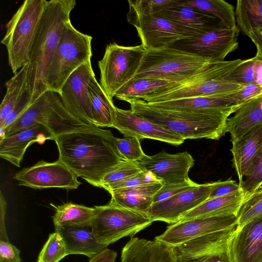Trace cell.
<instances>
[{"instance_id": "cell-1", "label": "cell", "mask_w": 262, "mask_h": 262, "mask_svg": "<svg viewBox=\"0 0 262 262\" xmlns=\"http://www.w3.org/2000/svg\"><path fill=\"white\" fill-rule=\"evenodd\" d=\"M111 131L94 126L60 135L54 139L58 160L78 177L101 188L104 177L125 159Z\"/></svg>"}, {"instance_id": "cell-2", "label": "cell", "mask_w": 262, "mask_h": 262, "mask_svg": "<svg viewBox=\"0 0 262 262\" xmlns=\"http://www.w3.org/2000/svg\"><path fill=\"white\" fill-rule=\"evenodd\" d=\"M76 5L75 0H51L47 2L27 64L26 83L33 103L48 92L49 65L63 27L70 20V13Z\"/></svg>"}, {"instance_id": "cell-3", "label": "cell", "mask_w": 262, "mask_h": 262, "mask_svg": "<svg viewBox=\"0 0 262 262\" xmlns=\"http://www.w3.org/2000/svg\"><path fill=\"white\" fill-rule=\"evenodd\" d=\"M127 102L134 113L179 134L184 140H219L227 133V120L235 112L232 108L202 112L174 111L155 107L143 100Z\"/></svg>"}, {"instance_id": "cell-4", "label": "cell", "mask_w": 262, "mask_h": 262, "mask_svg": "<svg viewBox=\"0 0 262 262\" xmlns=\"http://www.w3.org/2000/svg\"><path fill=\"white\" fill-rule=\"evenodd\" d=\"M47 2L25 1L6 25V34L1 43L6 48L9 66L14 74L29 62Z\"/></svg>"}, {"instance_id": "cell-5", "label": "cell", "mask_w": 262, "mask_h": 262, "mask_svg": "<svg viewBox=\"0 0 262 262\" xmlns=\"http://www.w3.org/2000/svg\"><path fill=\"white\" fill-rule=\"evenodd\" d=\"M36 124L47 127L55 138L60 135L96 126L71 114L63 106L59 94L52 91L43 94L14 123L5 129V137Z\"/></svg>"}, {"instance_id": "cell-6", "label": "cell", "mask_w": 262, "mask_h": 262, "mask_svg": "<svg viewBox=\"0 0 262 262\" xmlns=\"http://www.w3.org/2000/svg\"><path fill=\"white\" fill-rule=\"evenodd\" d=\"M93 37L72 25L65 24L58 45L50 60L47 76L48 91L59 94L69 76L81 66L91 60Z\"/></svg>"}, {"instance_id": "cell-7", "label": "cell", "mask_w": 262, "mask_h": 262, "mask_svg": "<svg viewBox=\"0 0 262 262\" xmlns=\"http://www.w3.org/2000/svg\"><path fill=\"white\" fill-rule=\"evenodd\" d=\"M212 62L170 47L147 50L134 78L150 77L185 82Z\"/></svg>"}, {"instance_id": "cell-8", "label": "cell", "mask_w": 262, "mask_h": 262, "mask_svg": "<svg viewBox=\"0 0 262 262\" xmlns=\"http://www.w3.org/2000/svg\"><path fill=\"white\" fill-rule=\"evenodd\" d=\"M242 61L240 59L212 62L184 84L169 91L148 97L143 100L152 103L197 96L232 93L244 85L225 79Z\"/></svg>"}, {"instance_id": "cell-9", "label": "cell", "mask_w": 262, "mask_h": 262, "mask_svg": "<svg viewBox=\"0 0 262 262\" xmlns=\"http://www.w3.org/2000/svg\"><path fill=\"white\" fill-rule=\"evenodd\" d=\"M146 51L142 45L125 46L112 42L106 46L102 58L98 62L99 84L111 100L134 79Z\"/></svg>"}, {"instance_id": "cell-10", "label": "cell", "mask_w": 262, "mask_h": 262, "mask_svg": "<svg viewBox=\"0 0 262 262\" xmlns=\"http://www.w3.org/2000/svg\"><path fill=\"white\" fill-rule=\"evenodd\" d=\"M95 208L92 232L97 241L106 247L125 236L133 237L154 222L147 213L109 203Z\"/></svg>"}, {"instance_id": "cell-11", "label": "cell", "mask_w": 262, "mask_h": 262, "mask_svg": "<svg viewBox=\"0 0 262 262\" xmlns=\"http://www.w3.org/2000/svg\"><path fill=\"white\" fill-rule=\"evenodd\" d=\"M239 31L238 27L229 29L223 26L192 38L180 39L169 47L212 61H223L237 48Z\"/></svg>"}, {"instance_id": "cell-12", "label": "cell", "mask_w": 262, "mask_h": 262, "mask_svg": "<svg viewBox=\"0 0 262 262\" xmlns=\"http://www.w3.org/2000/svg\"><path fill=\"white\" fill-rule=\"evenodd\" d=\"M236 215L198 216L171 224L155 240L174 247L206 234L236 227Z\"/></svg>"}, {"instance_id": "cell-13", "label": "cell", "mask_w": 262, "mask_h": 262, "mask_svg": "<svg viewBox=\"0 0 262 262\" xmlns=\"http://www.w3.org/2000/svg\"><path fill=\"white\" fill-rule=\"evenodd\" d=\"M13 179L19 185L33 189L59 188L77 189L81 183L78 177L60 160L48 162L43 160L17 172Z\"/></svg>"}, {"instance_id": "cell-14", "label": "cell", "mask_w": 262, "mask_h": 262, "mask_svg": "<svg viewBox=\"0 0 262 262\" xmlns=\"http://www.w3.org/2000/svg\"><path fill=\"white\" fill-rule=\"evenodd\" d=\"M94 76L95 75L90 60L69 76L59 94L63 106L71 114L92 125H95L88 85Z\"/></svg>"}, {"instance_id": "cell-15", "label": "cell", "mask_w": 262, "mask_h": 262, "mask_svg": "<svg viewBox=\"0 0 262 262\" xmlns=\"http://www.w3.org/2000/svg\"><path fill=\"white\" fill-rule=\"evenodd\" d=\"M212 183L198 184L164 201L152 203L147 214L155 221L179 222L190 211L209 199Z\"/></svg>"}, {"instance_id": "cell-16", "label": "cell", "mask_w": 262, "mask_h": 262, "mask_svg": "<svg viewBox=\"0 0 262 262\" xmlns=\"http://www.w3.org/2000/svg\"><path fill=\"white\" fill-rule=\"evenodd\" d=\"M138 163L142 170L150 171L163 184H170L191 180L188 172L194 160L186 151L173 154L162 151L153 156L145 154Z\"/></svg>"}, {"instance_id": "cell-17", "label": "cell", "mask_w": 262, "mask_h": 262, "mask_svg": "<svg viewBox=\"0 0 262 262\" xmlns=\"http://www.w3.org/2000/svg\"><path fill=\"white\" fill-rule=\"evenodd\" d=\"M113 127L124 137H136L140 140L154 139L176 146L182 144L185 140L179 134L134 113L130 110H122L116 106Z\"/></svg>"}, {"instance_id": "cell-18", "label": "cell", "mask_w": 262, "mask_h": 262, "mask_svg": "<svg viewBox=\"0 0 262 262\" xmlns=\"http://www.w3.org/2000/svg\"><path fill=\"white\" fill-rule=\"evenodd\" d=\"M171 21L185 37L192 38L224 26L213 16L178 4L155 14Z\"/></svg>"}, {"instance_id": "cell-19", "label": "cell", "mask_w": 262, "mask_h": 262, "mask_svg": "<svg viewBox=\"0 0 262 262\" xmlns=\"http://www.w3.org/2000/svg\"><path fill=\"white\" fill-rule=\"evenodd\" d=\"M228 247L234 262H262V217L236 227Z\"/></svg>"}, {"instance_id": "cell-20", "label": "cell", "mask_w": 262, "mask_h": 262, "mask_svg": "<svg viewBox=\"0 0 262 262\" xmlns=\"http://www.w3.org/2000/svg\"><path fill=\"white\" fill-rule=\"evenodd\" d=\"M134 26L146 50L167 48L185 38L171 21L155 14L140 18Z\"/></svg>"}, {"instance_id": "cell-21", "label": "cell", "mask_w": 262, "mask_h": 262, "mask_svg": "<svg viewBox=\"0 0 262 262\" xmlns=\"http://www.w3.org/2000/svg\"><path fill=\"white\" fill-rule=\"evenodd\" d=\"M236 227L206 234L173 247L180 262H199L227 247Z\"/></svg>"}, {"instance_id": "cell-22", "label": "cell", "mask_w": 262, "mask_h": 262, "mask_svg": "<svg viewBox=\"0 0 262 262\" xmlns=\"http://www.w3.org/2000/svg\"><path fill=\"white\" fill-rule=\"evenodd\" d=\"M53 134L41 124L20 130L0 139V157L19 167L27 148L34 143L54 140Z\"/></svg>"}, {"instance_id": "cell-23", "label": "cell", "mask_w": 262, "mask_h": 262, "mask_svg": "<svg viewBox=\"0 0 262 262\" xmlns=\"http://www.w3.org/2000/svg\"><path fill=\"white\" fill-rule=\"evenodd\" d=\"M121 262H180L172 247L156 241L132 237L123 248Z\"/></svg>"}, {"instance_id": "cell-24", "label": "cell", "mask_w": 262, "mask_h": 262, "mask_svg": "<svg viewBox=\"0 0 262 262\" xmlns=\"http://www.w3.org/2000/svg\"><path fill=\"white\" fill-rule=\"evenodd\" d=\"M231 143L232 166L240 184L262 146V124L252 128Z\"/></svg>"}, {"instance_id": "cell-25", "label": "cell", "mask_w": 262, "mask_h": 262, "mask_svg": "<svg viewBox=\"0 0 262 262\" xmlns=\"http://www.w3.org/2000/svg\"><path fill=\"white\" fill-rule=\"evenodd\" d=\"M62 237L67 255H84L90 258L106 248L96 240L91 226H66L55 228Z\"/></svg>"}, {"instance_id": "cell-26", "label": "cell", "mask_w": 262, "mask_h": 262, "mask_svg": "<svg viewBox=\"0 0 262 262\" xmlns=\"http://www.w3.org/2000/svg\"><path fill=\"white\" fill-rule=\"evenodd\" d=\"M163 183L157 182L138 186L109 191L110 204L147 214L153 203V198Z\"/></svg>"}, {"instance_id": "cell-27", "label": "cell", "mask_w": 262, "mask_h": 262, "mask_svg": "<svg viewBox=\"0 0 262 262\" xmlns=\"http://www.w3.org/2000/svg\"><path fill=\"white\" fill-rule=\"evenodd\" d=\"M148 103L155 107L165 110L190 112H202L231 108H234L235 112L237 108L236 102L229 96V93Z\"/></svg>"}, {"instance_id": "cell-28", "label": "cell", "mask_w": 262, "mask_h": 262, "mask_svg": "<svg viewBox=\"0 0 262 262\" xmlns=\"http://www.w3.org/2000/svg\"><path fill=\"white\" fill-rule=\"evenodd\" d=\"M233 114L227 122V132L231 142L262 124V95L243 103Z\"/></svg>"}, {"instance_id": "cell-29", "label": "cell", "mask_w": 262, "mask_h": 262, "mask_svg": "<svg viewBox=\"0 0 262 262\" xmlns=\"http://www.w3.org/2000/svg\"><path fill=\"white\" fill-rule=\"evenodd\" d=\"M189 80L180 82L150 77L134 78L119 90L115 97L126 102L130 100H143L148 97L175 89Z\"/></svg>"}, {"instance_id": "cell-30", "label": "cell", "mask_w": 262, "mask_h": 262, "mask_svg": "<svg viewBox=\"0 0 262 262\" xmlns=\"http://www.w3.org/2000/svg\"><path fill=\"white\" fill-rule=\"evenodd\" d=\"M245 199L243 191L229 195L208 199L186 213L179 222L198 216L236 215Z\"/></svg>"}, {"instance_id": "cell-31", "label": "cell", "mask_w": 262, "mask_h": 262, "mask_svg": "<svg viewBox=\"0 0 262 262\" xmlns=\"http://www.w3.org/2000/svg\"><path fill=\"white\" fill-rule=\"evenodd\" d=\"M94 125L98 127H113L115 105L94 76L88 85Z\"/></svg>"}, {"instance_id": "cell-32", "label": "cell", "mask_w": 262, "mask_h": 262, "mask_svg": "<svg viewBox=\"0 0 262 262\" xmlns=\"http://www.w3.org/2000/svg\"><path fill=\"white\" fill-rule=\"evenodd\" d=\"M55 213L52 216L55 228L66 226H91L95 208L69 202L53 205Z\"/></svg>"}, {"instance_id": "cell-33", "label": "cell", "mask_w": 262, "mask_h": 262, "mask_svg": "<svg viewBox=\"0 0 262 262\" xmlns=\"http://www.w3.org/2000/svg\"><path fill=\"white\" fill-rule=\"evenodd\" d=\"M178 4L191 7L215 17L228 28H237L234 7L225 1L178 0Z\"/></svg>"}, {"instance_id": "cell-34", "label": "cell", "mask_w": 262, "mask_h": 262, "mask_svg": "<svg viewBox=\"0 0 262 262\" xmlns=\"http://www.w3.org/2000/svg\"><path fill=\"white\" fill-rule=\"evenodd\" d=\"M235 13L238 28L248 36L254 29L262 28V0H238Z\"/></svg>"}, {"instance_id": "cell-35", "label": "cell", "mask_w": 262, "mask_h": 262, "mask_svg": "<svg viewBox=\"0 0 262 262\" xmlns=\"http://www.w3.org/2000/svg\"><path fill=\"white\" fill-rule=\"evenodd\" d=\"M28 64L21 68L6 81V92L0 106V127L4 120L18 101L24 89L27 86L26 75Z\"/></svg>"}, {"instance_id": "cell-36", "label": "cell", "mask_w": 262, "mask_h": 262, "mask_svg": "<svg viewBox=\"0 0 262 262\" xmlns=\"http://www.w3.org/2000/svg\"><path fill=\"white\" fill-rule=\"evenodd\" d=\"M127 2L129 10L126 15L127 21L134 26L142 17L177 5L178 0H129Z\"/></svg>"}, {"instance_id": "cell-37", "label": "cell", "mask_w": 262, "mask_h": 262, "mask_svg": "<svg viewBox=\"0 0 262 262\" xmlns=\"http://www.w3.org/2000/svg\"><path fill=\"white\" fill-rule=\"evenodd\" d=\"M236 216L237 228L262 217V185L245 199Z\"/></svg>"}, {"instance_id": "cell-38", "label": "cell", "mask_w": 262, "mask_h": 262, "mask_svg": "<svg viewBox=\"0 0 262 262\" xmlns=\"http://www.w3.org/2000/svg\"><path fill=\"white\" fill-rule=\"evenodd\" d=\"M66 255L64 242L59 233L55 231L49 235L37 262H59Z\"/></svg>"}, {"instance_id": "cell-39", "label": "cell", "mask_w": 262, "mask_h": 262, "mask_svg": "<svg viewBox=\"0 0 262 262\" xmlns=\"http://www.w3.org/2000/svg\"><path fill=\"white\" fill-rule=\"evenodd\" d=\"M239 184L245 198L262 185V146Z\"/></svg>"}, {"instance_id": "cell-40", "label": "cell", "mask_w": 262, "mask_h": 262, "mask_svg": "<svg viewBox=\"0 0 262 262\" xmlns=\"http://www.w3.org/2000/svg\"><path fill=\"white\" fill-rule=\"evenodd\" d=\"M258 60L254 57L242 62L225 79L231 82L245 85L256 81Z\"/></svg>"}, {"instance_id": "cell-41", "label": "cell", "mask_w": 262, "mask_h": 262, "mask_svg": "<svg viewBox=\"0 0 262 262\" xmlns=\"http://www.w3.org/2000/svg\"><path fill=\"white\" fill-rule=\"evenodd\" d=\"M140 141V139L136 137H116V144L119 152L125 160L138 162L145 155Z\"/></svg>"}, {"instance_id": "cell-42", "label": "cell", "mask_w": 262, "mask_h": 262, "mask_svg": "<svg viewBox=\"0 0 262 262\" xmlns=\"http://www.w3.org/2000/svg\"><path fill=\"white\" fill-rule=\"evenodd\" d=\"M142 169L138 162L124 160L113 171L106 174L102 179L101 188L104 185L114 183L138 173Z\"/></svg>"}, {"instance_id": "cell-43", "label": "cell", "mask_w": 262, "mask_h": 262, "mask_svg": "<svg viewBox=\"0 0 262 262\" xmlns=\"http://www.w3.org/2000/svg\"><path fill=\"white\" fill-rule=\"evenodd\" d=\"M161 182L150 171L142 170L138 173L116 183L104 185L102 188L108 192L113 190L133 187Z\"/></svg>"}, {"instance_id": "cell-44", "label": "cell", "mask_w": 262, "mask_h": 262, "mask_svg": "<svg viewBox=\"0 0 262 262\" xmlns=\"http://www.w3.org/2000/svg\"><path fill=\"white\" fill-rule=\"evenodd\" d=\"M33 103L31 95L27 86L13 110L5 119L2 127L0 128L5 129L14 123Z\"/></svg>"}, {"instance_id": "cell-45", "label": "cell", "mask_w": 262, "mask_h": 262, "mask_svg": "<svg viewBox=\"0 0 262 262\" xmlns=\"http://www.w3.org/2000/svg\"><path fill=\"white\" fill-rule=\"evenodd\" d=\"M198 184L191 180L181 183L163 184L161 188L154 195L153 203L164 201L178 193L196 186Z\"/></svg>"}, {"instance_id": "cell-46", "label": "cell", "mask_w": 262, "mask_h": 262, "mask_svg": "<svg viewBox=\"0 0 262 262\" xmlns=\"http://www.w3.org/2000/svg\"><path fill=\"white\" fill-rule=\"evenodd\" d=\"M262 95V84L251 83L244 86L237 91L229 93V96L233 99L237 107L245 102Z\"/></svg>"}, {"instance_id": "cell-47", "label": "cell", "mask_w": 262, "mask_h": 262, "mask_svg": "<svg viewBox=\"0 0 262 262\" xmlns=\"http://www.w3.org/2000/svg\"><path fill=\"white\" fill-rule=\"evenodd\" d=\"M241 191L242 190L239 183L232 180L212 182L209 199L229 195Z\"/></svg>"}, {"instance_id": "cell-48", "label": "cell", "mask_w": 262, "mask_h": 262, "mask_svg": "<svg viewBox=\"0 0 262 262\" xmlns=\"http://www.w3.org/2000/svg\"><path fill=\"white\" fill-rule=\"evenodd\" d=\"M20 253L9 241L0 240V262H21Z\"/></svg>"}, {"instance_id": "cell-49", "label": "cell", "mask_w": 262, "mask_h": 262, "mask_svg": "<svg viewBox=\"0 0 262 262\" xmlns=\"http://www.w3.org/2000/svg\"><path fill=\"white\" fill-rule=\"evenodd\" d=\"M199 262H234V261L228 245L219 251L204 258Z\"/></svg>"}, {"instance_id": "cell-50", "label": "cell", "mask_w": 262, "mask_h": 262, "mask_svg": "<svg viewBox=\"0 0 262 262\" xmlns=\"http://www.w3.org/2000/svg\"><path fill=\"white\" fill-rule=\"evenodd\" d=\"M7 202L2 192L0 194V240L9 241L5 227Z\"/></svg>"}, {"instance_id": "cell-51", "label": "cell", "mask_w": 262, "mask_h": 262, "mask_svg": "<svg viewBox=\"0 0 262 262\" xmlns=\"http://www.w3.org/2000/svg\"><path fill=\"white\" fill-rule=\"evenodd\" d=\"M256 48L255 58L262 61V28H258L252 30L248 35Z\"/></svg>"}, {"instance_id": "cell-52", "label": "cell", "mask_w": 262, "mask_h": 262, "mask_svg": "<svg viewBox=\"0 0 262 262\" xmlns=\"http://www.w3.org/2000/svg\"><path fill=\"white\" fill-rule=\"evenodd\" d=\"M116 257L115 251L106 248L91 258L89 262H115Z\"/></svg>"}]
</instances>
